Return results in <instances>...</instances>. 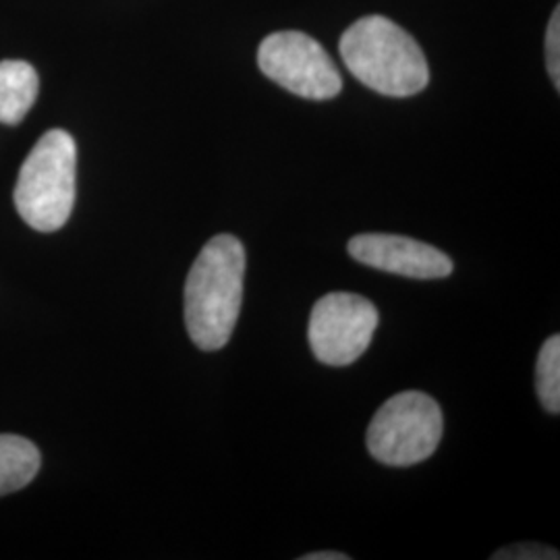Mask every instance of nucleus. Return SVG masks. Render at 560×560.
Here are the masks:
<instances>
[{
	"instance_id": "5",
	"label": "nucleus",
	"mask_w": 560,
	"mask_h": 560,
	"mask_svg": "<svg viewBox=\"0 0 560 560\" xmlns=\"http://www.w3.org/2000/svg\"><path fill=\"white\" fill-rule=\"evenodd\" d=\"M258 62L266 78L307 101H330L342 88L339 69L318 42L301 32H277L261 42Z\"/></svg>"
},
{
	"instance_id": "8",
	"label": "nucleus",
	"mask_w": 560,
	"mask_h": 560,
	"mask_svg": "<svg viewBox=\"0 0 560 560\" xmlns=\"http://www.w3.org/2000/svg\"><path fill=\"white\" fill-rule=\"evenodd\" d=\"M38 73L25 60H0V122L20 125L38 98Z\"/></svg>"
},
{
	"instance_id": "2",
	"label": "nucleus",
	"mask_w": 560,
	"mask_h": 560,
	"mask_svg": "<svg viewBox=\"0 0 560 560\" xmlns=\"http://www.w3.org/2000/svg\"><path fill=\"white\" fill-rule=\"evenodd\" d=\"M340 57L363 85L384 96L407 98L420 94L430 81L420 44L381 15L355 21L342 34Z\"/></svg>"
},
{
	"instance_id": "12",
	"label": "nucleus",
	"mask_w": 560,
	"mask_h": 560,
	"mask_svg": "<svg viewBox=\"0 0 560 560\" xmlns=\"http://www.w3.org/2000/svg\"><path fill=\"white\" fill-rule=\"evenodd\" d=\"M560 11L557 9L552 20L548 23V36H546V59H548V73L555 81L557 90L560 88Z\"/></svg>"
},
{
	"instance_id": "10",
	"label": "nucleus",
	"mask_w": 560,
	"mask_h": 560,
	"mask_svg": "<svg viewBox=\"0 0 560 560\" xmlns=\"http://www.w3.org/2000/svg\"><path fill=\"white\" fill-rule=\"evenodd\" d=\"M536 386L538 397L546 411L560 413V339L552 335L541 345L540 358L536 365Z\"/></svg>"
},
{
	"instance_id": "13",
	"label": "nucleus",
	"mask_w": 560,
	"mask_h": 560,
	"mask_svg": "<svg viewBox=\"0 0 560 560\" xmlns=\"http://www.w3.org/2000/svg\"><path fill=\"white\" fill-rule=\"evenodd\" d=\"M303 560H349L347 555H340V552H332V550H326V552H314V555H305L301 557Z\"/></svg>"
},
{
	"instance_id": "6",
	"label": "nucleus",
	"mask_w": 560,
	"mask_h": 560,
	"mask_svg": "<svg viewBox=\"0 0 560 560\" xmlns=\"http://www.w3.org/2000/svg\"><path fill=\"white\" fill-rule=\"evenodd\" d=\"M376 305L355 293H328L316 301L310 318V347L316 360L345 368L360 360L378 328Z\"/></svg>"
},
{
	"instance_id": "1",
	"label": "nucleus",
	"mask_w": 560,
	"mask_h": 560,
	"mask_svg": "<svg viewBox=\"0 0 560 560\" xmlns=\"http://www.w3.org/2000/svg\"><path fill=\"white\" fill-rule=\"evenodd\" d=\"M245 279V249L233 235L201 247L185 280V326L201 351L222 349L237 326Z\"/></svg>"
},
{
	"instance_id": "3",
	"label": "nucleus",
	"mask_w": 560,
	"mask_h": 560,
	"mask_svg": "<svg viewBox=\"0 0 560 560\" xmlns=\"http://www.w3.org/2000/svg\"><path fill=\"white\" fill-rule=\"evenodd\" d=\"M75 140L62 129L46 131L23 162L13 194L25 224L40 233L62 229L75 206Z\"/></svg>"
},
{
	"instance_id": "9",
	"label": "nucleus",
	"mask_w": 560,
	"mask_h": 560,
	"mask_svg": "<svg viewBox=\"0 0 560 560\" xmlns=\"http://www.w3.org/2000/svg\"><path fill=\"white\" fill-rule=\"evenodd\" d=\"M42 457L34 442L0 434V497L23 490L40 471Z\"/></svg>"
},
{
	"instance_id": "11",
	"label": "nucleus",
	"mask_w": 560,
	"mask_h": 560,
	"mask_svg": "<svg viewBox=\"0 0 560 560\" xmlns=\"http://www.w3.org/2000/svg\"><path fill=\"white\" fill-rule=\"evenodd\" d=\"M494 560H550L559 559V552L555 548L541 546V544H517L511 548H502L497 555H492Z\"/></svg>"
},
{
	"instance_id": "7",
	"label": "nucleus",
	"mask_w": 560,
	"mask_h": 560,
	"mask_svg": "<svg viewBox=\"0 0 560 560\" xmlns=\"http://www.w3.org/2000/svg\"><path fill=\"white\" fill-rule=\"evenodd\" d=\"M349 256L374 270L407 279H446L453 275V260L434 245L388 233L353 237L349 241Z\"/></svg>"
},
{
	"instance_id": "4",
	"label": "nucleus",
	"mask_w": 560,
	"mask_h": 560,
	"mask_svg": "<svg viewBox=\"0 0 560 560\" xmlns=\"http://www.w3.org/2000/svg\"><path fill=\"white\" fill-rule=\"evenodd\" d=\"M439 402L420 390L386 400L368 428V451L388 467H411L432 457L442 439Z\"/></svg>"
}]
</instances>
